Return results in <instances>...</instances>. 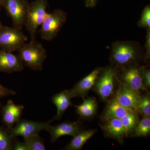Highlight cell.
Segmentation results:
<instances>
[{
	"instance_id": "obj_3",
	"label": "cell",
	"mask_w": 150,
	"mask_h": 150,
	"mask_svg": "<svg viewBox=\"0 0 150 150\" xmlns=\"http://www.w3.org/2000/svg\"><path fill=\"white\" fill-rule=\"evenodd\" d=\"M48 0H35L29 4L24 25L31 40H35L37 29L41 25L47 12Z\"/></svg>"
},
{
	"instance_id": "obj_26",
	"label": "cell",
	"mask_w": 150,
	"mask_h": 150,
	"mask_svg": "<svg viewBox=\"0 0 150 150\" xmlns=\"http://www.w3.org/2000/svg\"><path fill=\"white\" fill-rule=\"evenodd\" d=\"M143 69V81L146 88L150 87V70L148 67H142Z\"/></svg>"
},
{
	"instance_id": "obj_8",
	"label": "cell",
	"mask_w": 150,
	"mask_h": 150,
	"mask_svg": "<svg viewBox=\"0 0 150 150\" xmlns=\"http://www.w3.org/2000/svg\"><path fill=\"white\" fill-rule=\"evenodd\" d=\"M29 4L26 0H5L2 6L11 18L14 27L22 29Z\"/></svg>"
},
{
	"instance_id": "obj_5",
	"label": "cell",
	"mask_w": 150,
	"mask_h": 150,
	"mask_svg": "<svg viewBox=\"0 0 150 150\" xmlns=\"http://www.w3.org/2000/svg\"><path fill=\"white\" fill-rule=\"evenodd\" d=\"M27 39L22 29L3 25L0 30V49L11 52L18 51Z\"/></svg>"
},
{
	"instance_id": "obj_14",
	"label": "cell",
	"mask_w": 150,
	"mask_h": 150,
	"mask_svg": "<svg viewBox=\"0 0 150 150\" xmlns=\"http://www.w3.org/2000/svg\"><path fill=\"white\" fill-rule=\"evenodd\" d=\"M51 135V141L54 143L60 137L64 136L74 137L80 131V125L77 122H66L55 126L50 125L48 129Z\"/></svg>"
},
{
	"instance_id": "obj_32",
	"label": "cell",
	"mask_w": 150,
	"mask_h": 150,
	"mask_svg": "<svg viewBox=\"0 0 150 150\" xmlns=\"http://www.w3.org/2000/svg\"><path fill=\"white\" fill-rule=\"evenodd\" d=\"M1 104H0V108H1Z\"/></svg>"
},
{
	"instance_id": "obj_16",
	"label": "cell",
	"mask_w": 150,
	"mask_h": 150,
	"mask_svg": "<svg viewBox=\"0 0 150 150\" xmlns=\"http://www.w3.org/2000/svg\"><path fill=\"white\" fill-rule=\"evenodd\" d=\"M71 98L69 91L67 90L56 94L52 97V102L56 105L57 111L56 115L49 122L59 120L61 118L67 108L73 105L71 101Z\"/></svg>"
},
{
	"instance_id": "obj_11",
	"label": "cell",
	"mask_w": 150,
	"mask_h": 150,
	"mask_svg": "<svg viewBox=\"0 0 150 150\" xmlns=\"http://www.w3.org/2000/svg\"><path fill=\"white\" fill-rule=\"evenodd\" d=\"M103 69L99 67L95 69L69 90L72 98L77 97L84 98L87 93L94 86Z\"/></svg>"
},
{
	"instance_id": "obj_4",
	"label": "cell",
	"mask_w": 150,
	"mask_h": 150,
	"mask_svg": "<svg viewBox=\"0 0 150 150\" xmlns=\"http://www.w3.org/2000/svg\"><path fill=\"white\" fill-rule=\"evenodd\" d=\"M67 18L68 15L62 10L56 9L52 13H47L41 25V38L47 41L54 39L66 23Z\"/></svg>"
},
{
	"instance_id": "obj_1",
	"label": "cell",
	"mask_w": 150,
	"mask_h": 150,
	"mask_svg": "<svg viewBox=\"0 0 150 150\" xmlns=\"http://www.w3.org/2000/svg\"><path fill=\"white\" fill-rule=\"evenodd\" d=\"M145 50L139 42L134 40H117L112 43L110 61V67L117 71L139 65L144 60Z\"/></svg>"
},
{
	"instance_id": "obj_23",
	"label": "cell",
	"mask_w": 150,
	"mask_h": 150,
	"mask_svg": "<svg viewBox=\"0 0 150 150\" xmlns=\"http://www.w3.org/2000/svg\"><path fill=\"white\" fill-rule=\"evenodd\" d=\"M13 138L7 130L0 127V150H12Z\"/></svg>"
},
{
	"instance_id": "obj_15",
	"label": "cell",
	"mask_w": 150,
	"mask_h": 150,
	"mask_svg": "<svg viewBox=\"0 0 150 150\" xmlns=\"http://www.w3.org/2000/svg\"><path fill=\"white\" fill-rule=\"evenodd\" d=\"M104 120L105 122L103 124L102 128L105 135L119 142H123L126 135L121 119L110 118Z\"/></svg>"
},
{
	"instance_id": "obj_29",
	"label": "cell",
	"mask_w": 150,
	"mask_h": 150,
	"mask_svg": "<svg viewBox=\"0 0 150 150\" xmlns=\"http://www.w3.org/2000/svg\"><path fill=\"white\" fill-rule=\"evenodd\" d=\"M12 150H29V148L25 142H21L16 141L13 144Z\"/></svg>"
},
{
	"instance_id": "obj_18",
	"label": "cell",
	"mask_w": 150,
	"mask_h": 150,
	"mask_svg": "<svg viewBox=\"0 0 150 150\" xmlns=\"http://www.w3.org/2000/svg\"><path fill=\"white\" fill-rule=\"evenodd\" d=\"M75 107L76 109L77 112L81 117L84 118H91L96 112L97 101L93 97H89L86 99L84 98L82 104L75 105Z\"/></svg>"
},
{
	"instance_id": "obj_17",
	"label": "cell",
	"mask_w": 150,
	"mask_h": 150,
	"mask_svg": "<svg viewBox=\"0 0 150 150\" xmlns=\"http://www.w3.org/2000/svg\"><path fill=\"white\" fill-rule=\"evenodd\" d=\"M134 110H135L122 106L113 98L109 101L105 107L103 114V118L104 120L110 118L121 119L126 114Z\"/></svg>"
},
{
	"instance_id": "obj_6",
	"label": "cell",
	"mask_w": 150,
	"mask_h": 150,
	"mask_svg": "<svg viewBox=\"0 0 150 150\" xmlns=\"http://www.w3.org/2000/svg\"><path fill=\"white\" fill-rule=\"evenodd\" d=\"M117 79V71L115 69L110 66L103 68L93 87L101 99L108 100L112 96Z\"/></svg>"
},
{
	"instance_id": "obj_31",
	"label": "cell",
	"mask_w": 150,
	"mask_h": 150,
	"mask_svg": "<svg viewBox=\"0 0 150 150\" xmlns=\"http://www.w3.org/2000/svg\"><path fill=\"white\" fill-rule=\"evenodd\" d=\"M1 7L0 6V11H1ZM3 25H2L1 23V20H0V30H1V28L2 27Z\"/></svg>"
},
{
	"instance_id": "obj_7",
	"label": "cell",
	"mask_w": 150,
	"mask_h": 150,
	"mask_svg": "<svg viewBox=\"0 0 150 150\" xmlns=\"http://www.w3.org/2000/svg\"><path fill=\"white\" fill-rule=\"evenodd\" d=\"M139 65H135L117 71L118 79L121 83L134 91L139 93L146 88L143 81V69Z\"/></svg>"
},
{
	"instance_id": "obj_24",
	"label": "cell",
	"mask_w": 150,
	"mask_h": 150,
	"mask_svg": "<svg viewBox=\"0 0 150 150\" xmlns=\"http://www.w3.org/2000/svg\"><path fill=\"white\" fill-rule=\"evenodd\" d=\"M137 111L144 117H150V98L149 96L141 97L137 105Z\"/></svg>"
},
{
	"instance_id": "obj_13",
	"label": "cell",
	"mask_w": 150,
	"mask_h": 150,
	"mask_svg": "<svg viewBox=\"0 0 150 150\" xmlns=\"http://www.w3.org/2000/svg\"><path fill=\"white\" fill-rule=\"evenodd\" d=\"M23 109V105L15 104L11 100H9L2 108V121L7 126V131H10L20 121Z\"/></svg>"
},
{
	"instance_id": "obj_20",
	"label": "cell",
	"mask_w": 150,
	"mask_h": 150,
	"mask_svg": "<svg viewBox=\"0 0 150 150\" xmlns=\"http://www.w3.org/2000/svg\"><path fill=\"white\" fill-rule=\"evenodd\" d=\"M136 112H137L136 110L131 111L121 119L126 136L133 131L138 124V116Z\"/></svg>"
},
{
	"instance_id": "obj_30",
	"label": "cell",
	"mask_w": 150,
	"mask_h": 150,
	"mask_svg": "<svg viewBox=\"0 0 150 150\" xmlns=\"http://www.w3.org/2000/svg\"><path fill=\"white\" fill-rule=\"evenodd\" d=\"M5 0H0V6H2Z\"/></svg>"
},
{
	"instance_id": "obj_9",
	"label": "cell",
	"mask_w": 150,
	"mask_h": 150,
	"mask_svg": "<svg viewBox=\"0 0 150 150\" xmlns=\"http://www.w3.org/2000/svg\"><path fill=\"white\" fill-rule=\"evenodd\" d=\"M50 122H38L36 121L20 120L16 125L8 131L11 137L21 136L24 138L38 135L43 130L48 131Z\"/></svg>"
},
{
	"instance_id": "obj_22",
	"label": "cell",
	"mask_w": 150,
	"mask_h": 150,
	"mask_svg": "<svg viewBox=\"0 0 150 150\" xmlns=\"http://www.w3.org/2000/svg\"><path fill=\"white\" fill-rule=\"evenodd\" d=\"M24 142L27 144L29 150H45L44 142L39 137L36 135L27 138H24Z\"/></svg>"
},
{
	"instance_id": "obj_10",
	"label": "cell",
	"mask_w": 150,
	"mask_h": 150,
	"mask_svg": "<svg viewBox=\"0 0 150 150\" xmlns=\"http://www.w3.org/2000/svg\"><path fill=\"white\" fill-rule=\"evenodd\" d=\"M141 97L139 93L134 91L121 82L115 92L114 98L122 106L137 111V105Z\"/></svg>"
},
{
	"instance_id": "obj_12",
	"label": "cell",
	"mask_w": 150,
	"mask_h": 150,
	"mask_svg": "<svg viewBox=\"0 0 150 150\" xmlns=\"http://www.w3.org/2000/svg\"><path fill=\"white\" fill-rule=\"evenodd\" d=\"M24 69L23 63L18 55L0 49V72L12 73Z\"/></svg>"
},
{
	"instance_id": "obj_25",
	"label": "cell",
	"mask_w": 150,
	"mask_h": 150,
	"mask_svg": "<svg viewBox=\"0 0 150 150\" xmlns=\"http://www.w3.org/2000/svg\"><path fill=\"white\" fill-rule=\"evenodd\" d=\"M138 26L145 28L147 30H150V7L148 5L142 11L141 18L137 23Z\"/></svg>"
},
{
	"instance_id": "obj_27",
	"label": "cell",
	"mask_w": 150,
	"mask_h": 150,
	"mask_svg": "<svg viewBox=\"0 0 150 150\" xmlns=\"http://www.w3.org/2000/svg\"><path fill=\"white\" fill-rule=\"evenodd\" d=\"M144 60L149 61L150 57V30H147L146 41L145 46Z\"/></svg>"
},
{
	"instance_id": "obj_19",
	"label": "cell",
	"mask_w": 150,
	"mask_h": 150,
	"mask_svg": "<svg viewBox=\"0 0 150 150\" xmlns=\"http://www.w3.org/2000/svg\"><path fill=\"white\" fill-rule=\"evenodd\" d=\"M97 130H88L80 131L73 137V139L65 149L79 150L81 149L84 145L96 133Z\"/></svg>"
},
{
	"instance_id": "obj_28",
	"label": "cell",
	"mask_w": 150,
	"mask_h": 150,
	"mask_svg": "<svg viewBox=\"0 0 150 150\" xmlns=\"http://www.w3.org/2000/svg\"><path fill=\"white\" fill-rule=\"evenodd\" d=\"M16 94V92L15 91L7 88L0 84V99L8 96L15 95Z\"/></svg>"
},
{
	"instance_id": "obj_2",
	"label": "cell",
	"mask_w": 150,
	"mask_h": 150,
	"mask_svg": "<svg viewBox=\"0 0 150 150\" xmlns=\"http://www.w3.org/2000/svg\"><path fill=\"white\" fill-rule=\"evenodd\" d=\"M18 56L23 63L30 69L42 71L47 57V52L41 43L35 40L25 43L18 50Z\"/></svg>"
},
{
	"instance_id": "obj_21",
	"label": "cell",
	"mask_w": 150,
	"mask_h": 150,
	"mask_svg": "<svg viewBox=\"0 0 150 150\" xmlns=\"http://www.w3.org/2000/svg\"><path fill=\"white\" fill-rule=\"evenodd\" d=\"M135 137H145L150 133V117H144L132 131Z\"/></svg>"
}]
</instances>
